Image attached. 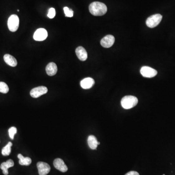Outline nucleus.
<instances>
[{
  "instance_id": "2",
  "label": "nucleus",
  "mask_w": 175,
  "mask_h": 175,
  "mask_svg": "<svg viewBox=\"0 0 175 175\" xmlns=\"http://www.w3.org/2000/svg\"><path fill=\"white\" fill-rule=\"evenodd\" d=\"M138 102L137 98L132 95H128L124 97L121 100V105L124 109H131L136 106Z\"/></svg>"
},
{
  "instance_id": "19",
  "label": "nucleus",
  "mask_w": 175,
  "mask_h": 175,
  "mask_svg": "<svg viewBox=\"0 0 175 175\" xmlns=\"http://www.w3.org/2000/svg\"><path fill=\"white\" fill-rule=\"evenodd\" d=\"M9 92V88L6 83L0 82V92L7 93Z\"/></svg>"
},
{
  "instance_id": "9",
  "label": "nucleus",
  "mask_w": 175,
  "mask_h": 175,
  "mask_svg": "<svg viewBox=\"0 0 175 175\" xmlns=\"http://www.w3.org/2000/svg\"><path fill=\"white\" fill-rule=\"evenodd\" d=\"M114 41L115 38L114 36L111 35H108L101 40L100 43L103 47L108 48L113 45Z\"/></svg>"
},
{
  "instance_id": "20",
  "label": "nucleus",
  "mask_w": 175,
  "mask_h": 175,
  "mask_svg": "<svg viewBox=\"0 0 175 175\" xmlns=\"http://www.w3.org/2000/svg\"><path fill=\"white\" fill-rule=\"evenodd\" d=\"M17 132V128H15L14 126L11 127L8 130V133H9V137L12 140H13L14 138V135H15Z\"/></svg>"
},
{
  "instance_id": "22",
  "label": "nucleus",
  "mask_w": 175,
  "mask_h": 175,
  "mask_svg": "<svg viewBox=\"0 0 175 175\" xmlns=\"http://www.w3.org/2000/svg\"><path fill=\"white\" fill-rule=\"evenodd\" d=\"M55 16V9L54 8H50L48 13L47 16L50 19H53L54 18Z\"/></svg>"
},
{
  "instance_id": "17",
  "label": "nucleus",
  "mask_w": 175,
  "mask_h": 175,
  "mask_svg": "<svg viewBox=\"0 0 175 175\" xmlns=\"http://www.w3.org/2000/svg\"><path fill=\"white\" fill-rule=\"evenodd\" d=\"M18 158L19 159V163L21 165L28 166L30 165L32 163L31 158L29 157H25L21 154H18Z\"/></svg>"
},
{
  "instance_id": "12",
  "label": "nucleus",
  "mask_w": 175,
  "mask_h": 175,
  "mask_svg": "<svg viewBox=\"0 0 175 175\" xmlns=\"http://www.w3.org/2000/svg\"><path fill=\"white\" fill-rule=\"evenodd\" d=\"M94 80L92 78H85L80 82V86L84 89H89L94 84Z\"/></svg>"
},
{
  "instance_id": "7",
  "label": "nucleus",
  "mask_w": 175,
  "mask_h": 175,
  "mask_svg": "<svg viewBox=\"0 0 175 175\" xmlns=\"http://www.w3.org/2000/svg\"><path fill=\"white\" fill-rule=\"evenodd\" d=\"M37 166L40 175H47L51 170L50 165L45 162H39L37 163Z\"/></svg>"
},
{
  "instance_id": "10",
  "label": "nucleus",
  "mask_w": 175,
  "mask_h": 175,
  "mask_svg": "<svg viewBox=\"0 0 175 175\" xmlns=\"http://www.w3.org/2000/svg\"><path fill=\"white\" fill-rule=\"evenodd\" d=\"M54 168L61 172H66L67 171L68 167L62 159L59 158H55L54 161Z\"/></svg>"
},
{
  "instance_id": "6",
  "label": "nucleus",
  "mask_w": 175,
  "mask_h": 175,
  "mask_svg": "<svg viewBox=\"0 0 175 175\" xmlns=\"http://www.w3.org/2000/svg\"><path fill=\"white\" fill-rule=\"evenodd\" d=\"M48 89L46 87L40 86L35 88L30 92V95L33 98H37L47 92Z\"/></svg>"
},
{
  "instance_id": "11",
  "label": "nucleus",
  "mask_w": 175,
  "mask_h": 175,
  "mask_svg": "<svg viewBox=\"0 0 175 175\" xmlns=\"http://www.w3.org/2000/svg\"><path fill=\"white\" fill-rule=\"evenodd\" d=\"M75 53L77 57L81 61H85L88 58V54L84 48L79 46L75 50Z\"/></svg>"
},
{
  "instance_id": "15",
  "label": "nucleus",
  "mask_w": 175,
  "mask_h": 175,
  "mask_svg": "<svg viewBox=\"0 0 175 175\" xmlns=\"http://www.w3.org/2000/svg\"><path fill=\"white\" fill-rule=\"evenodd\" d=\"M3 59L7 64L11 67H16L17 65V61L16 59L9 54H6L3 57Z\"/></svg>"
},
{
  "instance_id": "18",
  "label": "nucleus",
  "mask_w": 175,
  "mask_h": 175,
  "mask_svg": "<svg viewBox=\"0 0 175 175\" xmlns=\"http://www.w3.org/2000/svg\"><path fill=\"white\" fill-rule=\"evenodd\" d=\"M12 146V143L9 142L7 144L2 148V154L3 156H7L10 155L11 151V146Z\"/></svg>"
},
{
  "instance_id": "8",
  "label": "nucleus",
  "mask_w": 175,
  "mask_h": 175,
  "mask_svg": "<svg viewBox=\"0 0 175 175\" xmlns=\"http://www.w3.org/2000/svg\"><path fill=\"white\" fill-rule=\"evenodd\" d=\"M48 36L47 31L44 28L37 29L34 34L33 38L36 41H43Z\"/></svg>"
},
{
  "instance_id": "5",
  "label": "nucleus",
  "mask_w": 175,
  "mask_h": 175,
  "mask_svg": "<svg viewBox=\"0 0 175 175\" xmlns=\"http://www.w3.org/2000/svg\"><path fill=\"white\" fill-rule=\"evenodd\" d=\"M141 74L143 77L147 78H152L157 74V71L152 68L148 66H144L140 70Z\"/></svg>"
},
{
  "instance_id": "13",
  "label": "nucleus",
  "mask_w": 175,
  "mask_h": 175,
  "mask_svg": "<svg viewBox=\"0 0 175 175\" xmlns=\"http://www.w3.org/2000/svg\"><path fill=\"white\" fill-rule=\"evenodd\" d=\"M14 165V163L13 161L11 159H9L7 162L2 163L0 166V168L2 170V173L4 175H7L8 174V169L9 168L13 167Z\"/></svg>"
},
{
  "instance_id": "14",
  "label": "nucleus",
  "mask_w": 175,
  "mask_h": 175,
  "mask_svg": "<svg viewBox=\"0 0 175 175\" xmlns=\"http://www.w3.org/2000/svg\"><path fill=\"white\" fill-rule=\"evenodd\" d=\"M58 67L55 63L50 62L46 67V72L49 76H53L57 73Z\"/></svg>"
},
{
  "instance_id": "21",
  "label": "nucleus",
  "mask_w": 175,
  "mask_h": 175,
  "mask_svg": "<svg viewBox=\"0 0 175 175\" xmlns=\"http://www.w3.org/2000/svg\"><path fill=\"white\" fill-rule=\"evenodd\" d=\"M63 9L65 16L67 17H72L73 16V11L72 9H70L68 7H64Z\"/></svg>"
},
{
  "instance_id": "24",
  "label": "nucleus",
  "mask_w": 175,
  "mask_h": 175,
  "mask_svg": "<svg viewBox=\"0 0 175 175\" xmlns=\"http://www.w3.org/2000/svg\"></svg>"
},
{
  "instance_id": "1",
  "label": "nucleus",
  "mask_w": 175,
  "mask_h": 175,
  "mask_svg": "<svg viewBox=\"0 0 175 175\" xmlns=\"http://www.w3.org/2000/svg\"><path fill=\"white\" fill-rule=\"evenodd\" d=\"M89 8L90 13L95 16L104 15L107 12V7L105 4L99 2H94L91 3Z\"/></svg>"
},
{
  "instance_id": "4",
  "label": "nucleus",
  "mask_w": 175,
  "mask_h": 175,
  "mask_svg": "<svg viewBox=\"0 0 175 175\" xmlns=\"http://www.w3.org/2000/svg\"><path fill=\"white\" fill-rule=\"evenodd\" d=\"M163 16L160 14L153 15L147 19L146 21V26L149 28H154L158 26L161 22Z\"/></svg>"
},
{
  "instance_id": "3",
  "label": "nucleus",
  "mask_w": 175,
  "mask_h": 175,
  "mask_svg": "<svg viewBox=\"0 0 175 175\" xmlns=\"http://www.w3.org/2000/svg\"><path fill=\"white\" fill-rule=\"evenodd\" d=\"M19 18L16 15H12L8 20L7 26L11 32H14L18 30L19 26Z\"/></svg>"
},
{
  "instance_id": "16",
  "label": "nucleus",
  "mask_w": 175,
  "mask_h": 175,
  "mask_svg": "<svg viewBox=\"0 0 175 175\" xmlns=\"http://www.w3.org/2000/svg\"><path fill=\"white\" fill-rule=\"evenodd\" d=\"M98 142L97 140V138L93 135H90L88 137V144L90 149L93 150L97 149V145H98Z\"/></svg>"
},
{
  "instance_id": "23",
  "label": "nucleus",
  "mask_w": 175,
  "mask_h": 175,
  "mask_svg": "<svg viewBox=\"0 0 175 175\" xmlns=\"http://www.w3.org/2000/svg\"><path fill=\"white\" fill-rule=\"evenodd\" d=\"M125 175H139V174L136 171H130L126 173Z\"/></svg>"
}]
</instances>
